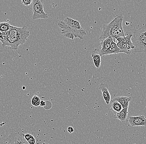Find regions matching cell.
<instances>
[{"mask_svg":"<svg viewBox=\"0 0 146 144\" xmlns=\"http://www.w3.org/2000/svg\"><path fill=\"white\" fill-rule=\"evenodd\" d=\"M98 89L102 92L103 98L107 105L109 104L111 101V95L108 91V86L107 84L101 83Z\"/></svg>","mask_w":146,"mask_h":144,"instance_id":"30bf717a","label":"cell"},{"mask_svg":"<svg viewBox=\"0 0 146 144\" xmlns=\"http://www.w3.org/2000/svg\"><path fill=\"white\" fill-rule=\"evenodd\" d=\"M74 20L72 19V18L66 17L64 20V21L68 26L73 27L74 26Z\"/></svg>","mask_w":146,"mask_h":144,"instance_id":"ffe728a7","label":"cell"},{"mask_svg":"<svg viewBox=\"0 0 146 144\" xmlns=\"http://www.w3.org/2000/svg\"><path fill=\"white\" fill-rule=\"evenodd\" d=\"M7 46L13 50H17L20 45H23L30 35V32L25 25L18 28L11 25L9 30Z\"/></svg>","mask_w":146,"mask_h":144,"instance_id":"7a4b0ae2","label":"cell"},{"mask_svg":"<svg viewBox=\"0 0 146 144\" xmlns=\"http://www.w3.org/2000/svg\"><path fill=\"white\" fill-rule=\"evenodd\" d=\"M114 100L119 103L122 105L123 108H128L129 102L131 101L132 98L127 96H119L113 98Z\"/></svg>","mask_w":146,"mask_h":144,"instance_id":"4fadbf2b","label":"cell"},{"mask_svg":"<svg viewBox=\"0 0 146 144\" xmlns=\"http://www.w3.org/2000/svg\"><path fill=\"white\" fill-rule=\"evenodd\" d=\"M74 28L76 29H77V30H81V29H82L80 23L78 21H76V20H75L74 21Z\"/></svg>","mask_w":146,"mask_h":144,"instance_id":"44dd1931","label":"cell"},{"mask_svg":"<svg viewBox=\"0 0 146 144\" xmlns=\"http://www.w3.org/2000/svg\"><path fill=\"white\" fill-rule=\"evenodd\" d=\"M52 104L49 101H46V105L44 106V108L46 110H49L52 108Z\"/></svg>","mask_w":146,"mask_h":144,"instance_id":"7402d4cb","label":"cell"},{"mask_svg":"<svg viewBox=\"0 0 146 144\" xmlns=\"http://www.w3.org/2000/svg\"><path fill=\"white\" fill-rule=\"evenodd\" d=\"M3 40V33L0 31V41L2 42Z\"/></svg>","mask_w":146,"mask_h":144,"instance_id":"484cf974","label":"cell"},{"mask_svg":"<svg viewBox=\"0 0 146 144\" xmlns=\"http://www.w3.org/2000/svg\"><path fill=\"white\" fill-rule=\"evenodd\" d=\"M110 104V110L114 113H119L123 110V108L122 105L118 102L114 100L113 99L111 100Z\"/></svg>","mask_w":146,"mask_h":144,"instance_id":"5bb4252c","label":"cell"},{"mask_svg":"<svg viewBox=\"0 0 146 144\" xmlns=\"http://www.w3.org/2000/svg\"><path fill=\"white\" fill-rule=\"evenodd\" d=\"M32 2H33V1H32V0L22 1V3L23 4L27 6H29V5H31L32 3Z\"/></svg>","mask_w":146,"mask_h":144,"instance_id":"603a6c76","label":"cell"},{"mask_svg":"<svg viewBox=\"0 0 146 144\" xmlns=\"http://www.w3.org/2000/svg\"><path fill=\"white\" fill-rule=\"evenodd\" d=\"M40 99L38 96L34 95L31 99V104L32 105L35 107H37L40 105Z\"/></svg>","mask_w":146,"mask_h":144,"instance_id":"e0dca14e","label":"cell"},{"mask_svg":"<svg viewBox=\"0 0 146 144\" xmlns=\"http://www.w3.org/2000/svg\"><path fill=\"white\" fill-rule=\"evenodd\" d=\"M9 31L4 32L3 33V40L1 42L2 46H7L8 43V39L9 37Z\"/></svg>","mask_w":146,"mask_h":144,"instance_id":"d6986e66","label":"cell"},{"mask_svg":"<svg viewBox=\"0 0 146 144\" xmlns=\"http://www.w3.org/2000/svg\"><path fill=\"white\" fill-rule=\"evenodd\" d=\"M114 40H115V39H113V40L112 44H111L109 49L103 54V56L119 53L120 49L117 46V44L115 42Z\"/></svg>","mask_w":146,"mask_h":144,"instance_id":"7c38bea8","label":"cell"},{"mask_svg":"<svg viewBox=\"0 0 146 144\" xmlns=\"http://www.w3.org/2000/svg\"><path fill=\"white\" fill-rule=\"evenodd\" d=\"M128 114V108H123L122 111L115 114L114 118L118 119L122 123H125L127 118Z\"/></svg>","mask_w":146,"mask_h":144,"instance_id":"8fae6325","label":"cell"},{"mask_svg":"<svg viewBox=\"0 0 146 144\" xmlns=\"http://www.w3.org/2000/svg\"><path fill=\"white\" fill-rule=\"evenodd\" d=\"M132 36V32H129L126 36L120 37L116 39L117 40V46L120 49V53H123L126 54H131V50L135 49V46L131 40Z\"/></svg>","mask_w":146,"mask_h":144,"instance_id":"8992f818","label":"cell"},{"mask_svg":"<svg viewBox=\"0 0 146 144\" xmlns=\"http://www.w3.org/2000/svg\"><path fill=\"white\" fill-rule=\"evenodd\" d=\"M91 56L95 66L97 69H99L101 65V56L97 54H92Z\"/></svg>","mask_w":146,"mask_h":144,"instance_id":"9a60e30c","label":"cell"},{"mask_svg":"<svg viewBox=\"0 0 146 144\" xmlns=\"http://www.w3.org/2000/svg\"><path fill=\"white\" fill-rule=\"evenodd\" d=\"M67 132H68L69 133H72L74 132V128L72 126H68L67 128Z\"/></svg>","mask_w":146,"mask_h":144,"instance_id":"cb8c5ba5","label":"cell"},{"mask_svg":"<svg viewBox=\"0 0 146 144\" xmlns=\"http://www.w3.org/2000/svg\"><path fill=\"white\" fill-rule=\"evenodd\" d=\"M58 27L62 28L61 34L64 37L74 40L75 38H78L83 40L85 36L86 35V32L84 29L77 30L74 28V26H68L64 21H59L58 23Z\"/></svg>","mask_w":146,"mask_h":144,"instance_id":"277c9868","label":"cell"},{"mask_svg":"<svg viewBox=\"0 0 146 144\" xmlns=\"http://www.w3.org/2000/svg\"><path fill=\"white\" fill-rule=\"evenodd\" d=\"M46 102H45V101H43V100H42V101H41L40 102V106L41 107H44L46 105Z\"/></svg>","mask_w":146,"mask_h":144,"instance_id":"d4e9b609","label":"cell"},{"mask_svg":"<svg viewBox=\"0 0 146 144\" xmlns=\"http://www.w3.org/2000/svg\"><path fill=\"white\" fill-rule=\"evenodd\" d=\"M113 39L112 37H108L101 42V45L96 48L92 54H97L100 56H103V54L110 47Z\"/></svg>","mask_w":146,"mask_h":144,"instance_id":"ba28073f","label":"cell"},{"mask_svg":"<svg viewBox=\"0 0 146 144\" xmlns=\"http://www.w3.org/2000/svg\"><path fill=\"white\" fill-rule=\"evenodd\" d=\"M132 33L131 40L135 46L134 52H146V24H143L138 29H135Z\"/></svg>","mask_w":146,"mask_h":144,"instance_id":"3957f363","label":"cell"},{"mask_svg":"<svg viewBox=\"0 0 146 144\" xmlns=\"http://www.w3.org/2000/svg\"><path fill=\"white\" fill-rule=\"evenodd\" d=\"M124 18L123 14L116 15L113 21L110 23L103 25V30L99 37L100 41H103L106 38L112 37L114 39L125 36L123 27Z\"/></svg>","mask_w":146,"mask_h":144,"instance_id":"6da1fadb","label":"cell"},{"mask_svg":"<svg viewBox=\"0 0 146 144\" xmlns=\"http://www.w3.org/2000/svg\"><path fill=\"white\" fill-rule=\"evenodd\" d=\"M33 20L39 19H47L48 15L44 12V5L42 0H33L32 2Z\"/></svg>","mask_w":146,"mask_h":144,"instance_id":"52a82bcc","label":"cell"},{"mask_svg":"<svg viewBox=\"0 0 146 144\" xmlns=\"http://www.w3.org/2000/svg\"><path fill=\"white\" fill-rule=\"evenodd\" d=\"M11 25L8 23H0V31L2 33L9 31L11 28Z\"/></svg>","mask_w":146,"mask_h":144,"instance_id":"2e32d148","label":"cell"},{"mask_svg":"<svg viewBox=\"0 0 146 144\" xmlns=\"http://www.w3.org/2000/svg\"><path fill=\"white\" fill-rule=\"evenodd\" d=\"M128 122L130 125L134 126H146V118L144 115L129 116Z\"/></svg>","mask_w":146,"mask_h":144,"instance_id":"9c48e42d","label":"cell"},{"mask_svg":"<svg viewBox=\"0 0 146 144\" xmlns=\"http://www.w3.org/2000/svg\"><path fill=\"white\" fill-rule=\"evenodd\" d=\"M3 144H29L25 138L23 130L20 128H13L10 130L9 135Z\"/></svg>","mask_w":146,"mask_h":144,"instance_id":"5b68a950","label":"cell"},{"mask_svg":"<svg viewBox=\"0 0 146 144\" xmlns=\"http://www.w3.org/2000/svg\"><path fill=\"white\" fill-rule=\"evenodd\" d=\"M25 138L29 144H35L36 140L33 136L31 134L25 135Z\"/></svg>","mask_w":146,"mask_h":144,"instance_id":"ac0fdd59","label":"cell"}]
</instances>
